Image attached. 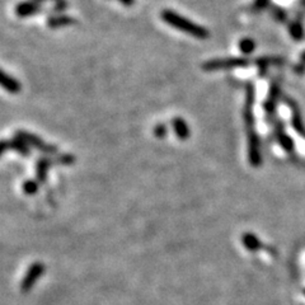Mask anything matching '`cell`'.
Here are the masks:
<instances>
[{
    "label": "cell",
    "mask_w": 305,
    "mask_h": 305,
    "mask_svg": "<svg viewBox=\"0 0 305 305\" xmlns=\"http://www.w3.org/2000/svg\"><path fill=\"white\" fill-rule=\"evenodd\" d=\"M41 12V3L36 0H30V1H22L15 6V14L21 18L31 17L37 13Z\"/></svg>",
    "instance_id": "3"
},
{
    "label": "cell",
    "mask_w": 305,
    "mask_h": 305,
    "mask_svg": "<svg viewBox=\"0 0 305 305\" xmlns=\"http://www.w3.org/2000/svg\"><path fill=\"white\" fill-rule=\"evenodd\" d=\"M57 162H59L60 164H73V162H74V157L69 154L59 155V157H57Z\"/></svg>",
    "instance_id": "12"
},
{
    "label": "cell",
    "mask_w": 305,
    "mask_h": 305,
    "mask_svg": "<svg viewBox=\"0 0 305 305\" xmlns=\"http://www.w3.org/2000/svg\"><path fill=\"white\" fill-rule=\"evenodd\" d=\"M119 1L125 6H131L135 4V0H119Z\"/></svg>",
    "instance_id": "15"
},
{
    "label": "cell",
    "mask_w": 305,
    "mask_h": 305,
    "mask_svg": "<svg viewBox=\"0 0 305 305\" xmlns=\"http://www.w3.org/2000/svg\"><path fill=\"white\" fill-rule=\"evenodd\" d=\"M9 148H12L13 150H15L18 154L23 155V157H28L30 155V145L26 144L22 139H19L18 136H15L12 141H9Z\"/></svg>",
    "instance_id": "8"
},
{
    "label": "cell",
    "mask_w": 305,
    "mask_h": 305,
    "mask_svg": "<svg viewBox=\"0 0 305 305\" xmlns=\"http://www.w3.org/2000/svg\"><path fill=\"white\" fill-rule=\"evenodd\" d=\"M9 148V142L5 140H0V155H3L4 151Z\"/></svg>",
    "instance_id": "14"
},
{
    "label": "cell",
    "mask_w": 305,
    "mask_h": 305,
    "mask_svg": "<svg viewBox=\"0 0 305 305\" xmlns=\"http://www.w3.org/2000/svg\"><path fill=\"white\" fill-rule=\"evenodd\" d=\"M42 272H44V264L42 263H35L32 267H31L30 270H28V272H27V275L24 276L23 281H22V291H28L31 288H32V285L35 284V281L37 279H39L40 276L42 275Z\"/></svg>",
    "instance_id": "5"
},
{
    "label": "cell",
    "mask_w": 305,
    "mask_h": 305,
    "mask_svg": "<svg viewBox=\"0 0 305 305\" xmlns=\"http://www.w3.org/2000/svg\"><path fill=\"white\" fill-rule=\"evenodd\" d=\"M50 159L47 158H41V159L37 160V164H36V172H37V177H39L40 181H44L46 179V175H47V171L50 168Z\"/></svg>",
    "instance_id": "9"
},
{
    "label": "cell",
    "mask_w": 305,
    "mask_h": 305,
    "mask_svg": "<svg viewBox=\"0 0 305 305\" xmlns=\"http://www.w3.org/2000/svg\"><path fill=\"white\" fill-rule=\"evenodd\" d=\"M46 23H47V26L50 27V28H60V27L75 24L77 23V21H75L74 18L69 17V15L57 14V15H52V17H48Z\"/></svg>",
    "instance_id": "6"
},
{
    "label": "cell",
    "mask_w": 305,
    "mask_h": 305,
    "mask_svg": "<svg viewBox=\"0 0 305 305\" xmlns=\"http://www.w3.org/2000/svg\"><path fill=\"white\" fill-rule=\"evenodd\" d=\"M23 190L24 192L28 193V195H32L37 191V183L33 181H26L23 184Z\"/></svg>",
    "instance_id": "11"
},
{
    "label": "cell",
    "mask_w": 305,
    "mask_h": 305,
    "mask_svg": "<svg viewBox=\"0 0 305 305\" xmlns=\"http://www.w3.org/2000/svg\"><path fill=\"white\" fill-rule=\"evenodd\" d=\"M172 126L178 139L181 140L188 139V136H190V128H188V125L186 124V121H184L183 119H181V117H175V119H173Z\"/></svg>",
    "instance_id": "7"
},
{
    "label": "cell",
    "mask_w": 305,
    "mask_h": 305,
    "mask_svg": "<svg viewBox=\"0 0 305 305\" xmlns=\"http://www.w3.org/2000/svg\"><path fill=\"white\" fill-rule=\"evenodd\" d=\"M160 18L163 19L164 23L169 24L173 28H177L181 32L193 36L196 39H206V37H209V31L206 28L193 23L190 19H187L186 17H182L181 14L173 12L171 9H166V10L160 13Z\"/></svg>",
    "instance_id": "1"
},
{
    "label": "cell",
    "mask_w": 305,
    "mask_h": 305,
    "mask_svg": "<svg viewBox=\"0 0 305 305\" xmlns=\"http://www.w3.org/2000/svg\"><path fill=\"white\" fill-rule=\"evenodd\" d=\"M167 126L163 124H158L157 126L154 128V135L158 137V139H163V137L167 136Z\"/></svg>",
    "instance_id": "10"
},
{
    "label": "cell",
    "mask_w": 305,
    "mask_h": 305,
    "mask_svg": "<svg viewBox=\"0 0 305 305\" xmlns=\"http://www.w3.org/2000/svg\"><path fill=\"white\" fill-rule=\"evenodd\" d=\"M36 1H39V3H42V1H47V0H36ZM55 1H57V0H55Z\"/></svg>",
    "instance_id": "16"
},
{
    "label": "cell",
    "mask_w": 305,
    "mask_h": 305,
    "mask_svg": "<svg viewBox=\"0 0 305 305\" xmlns=\"http://www.w3.org/2000/svg\"><path fill=\"white\" fill-rule=\"evenodd\" d=\"M66 6H68V4H66L65 0H57V1H55V6H53V10L57 13H61L64 12L66 9Z\"/></svg>",
    "instance_id": "13"
},
{
    "label": "cell",
    "mask_w": 305,
    "mask_h": 305,
    "mask_svg": "<svg viewBox=\"0 0 305 305\" xmlns=\"http://www.w3.org/2000/svg\"><path fill=\"white\" fill-rule=\"evenodd\" d=\"M15 136H18L19 139L23 140L26 144H28V145L32 146V148L37 149V150L42 151L44 154H56L57 153L55 146L47 145L44 140H41L39 136H36V135H33V133L31 132H27V131H17Z\"/></svg>",
    "instance_id": "2"
},
{
    "label": "cell",
    "mask_w": 305,
    "mask_h": 305,
    "mask_svg": "<svg viewBox=\"0 0 305 305\" xmlns=\"http://www.w3.org/2000/svg\"><path fill=\"white\" fill-rule=\"evenodd\" d=\"M0 87L10 94H18L22 90V84L12 75L6 74L3 69H0Z\"/></svg>",
    "instance_id": "4"
}]
</instances>
